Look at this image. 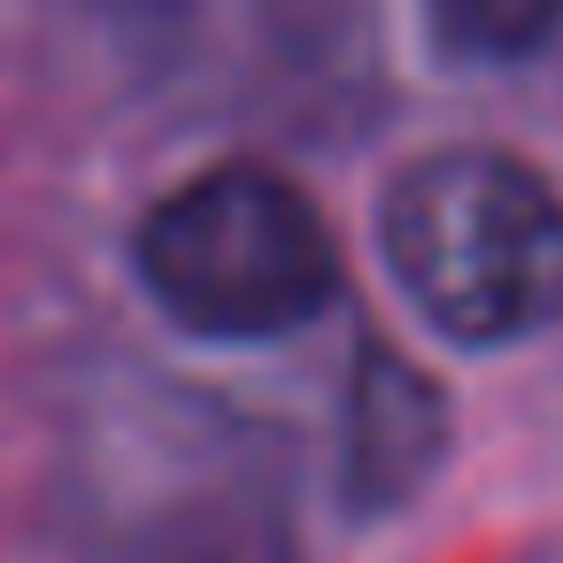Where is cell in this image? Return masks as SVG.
<instances>
[{"label":"cell","mask_w":563,"mask_h":563,"mask_svg":"<svg viewBox=\"0 0 563 563\" xmlns=\"http://www.w3.org/2000/svg\"><path fill=\"white\" fill-rule=\"evenodd\" d=\"M132 271L155 309L201 340H286L340 294L317 201L263 163H217L170 186L140 217Z\"/></svg>","instance_id":"2"},{"label":"cell","mask_w":563,"mask_h":563,"mask_svg":"<svg viewBox=\"0 0 563 563\" xmlns=\"http://www.w3.org/2000/svg\"><path fill=\"white\" fill-rule=\"evenodd\" d=\"M432 24L463 55L509 63V55H532L563 32V0H432Z\"/></svg>","instance_id":"4"},{"label":"cell","mask_w":563,"mask_h":563,"mask_svg":"<svg viewBox=\"0 0 563 563\" xmlns=\"http://www.w3.org/2000/svg\"><path fill=\"white\" fill-rule=\"evenodd\" d=\"M378 247L424 324L509 347L563 317V194L509 147L417 155L378 201Z\"/></svg>","instance_id":"1"},{"label":"cell","mask_w":563,"mask_h":563,"mask_svg":"<svg viewBox=\"0 0 563 563\" xmlns=\"http://www.w3.org/2000/svg\"><path fill=\"white\" fill-rule=\"evenodd\" d=\"M417 394H432L409 363H363V409H371V424H363V448H355V463H363V494H401L424 463H432V440L440 432H401V409L417 401Z\"/></svg>","instance_id":"3"}]
</instances>
